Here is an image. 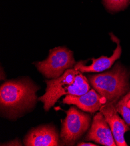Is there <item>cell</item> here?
I'll return each instance as SVG.
<instances>
[{
    "mask_svg": "<svg viewBox=\"0 0 130 146\" xmlns=\"http://www.w3.org/2000/svg\"><path fill=\"white\" fill-rule=\"evenodd\" d=\"M129 73L120 62L102 74L88 76V81L93 88L107 103L116 104L125 94L130 91Z\"/></svg>",
    "mask_w": 130,
    "mask_h": 146,
    "instance_id": "3957f363",
    "label": "cell"
},
{
    "mask_svg": "<svg viewBox=\"0 0 130 146\" xmlns=\"http://www.w3.org/2000/svg\"><path fill=\"white\" fill-rule=\"evenodd\" d=\"M110 35L113 41L117 44V47L111 56L107 57L102 56L97 59L93 58L92 64L89 66L85 65V62L81 61L74 66V69L83 73L100 72L110 69L115 61L120 58L122 51L120 41L112 33H110Z\"/></svg>",
    "mask_w": 130,
    "mask_h": 146,
    "instance_id": "30bf717a",
    "label": "cell"
},
{
    "mask_svg": "<svg viewBox=\"0 0 130 146\" xmlns=\"http://www.w3.org/2000/svg\"><path fill=\"white\" fill-rule=\"evenodd\" d=\"M78 146H96L98 145H96L95 144L93 143H85V142H82L80 143H78Z\"/></svg>",
    "mask_w": 130,
    "mask_h": 146,
    "instance_id": "5bb4252c",
    "label": "cell"
},
{
    "mask_svg": "<svg viewBox=\"0 0 130 146\" xmlns=\"http://www.w3.org/2000/svg\"><path fill=\"white\" fill-rule=\"evenodd\" d=\"M26 146L59 145V136L57 130L51 125H45L32 129L24 139Z\"/></svg>",
    "mask_w": 130,
    "mask_h": 146,
    "instance_id": "52a82bcc",
    "label": "cell"
},
{
    "mask_svg": "<svg viewBox=\"0 0 130 146\" xmlns=\"http://www.w3.org/2000/svg\"><path fill=\"white\" fill-rule=\"evenodd\" d=\"M115 108L125 122L130 126V91L115 104Z\"/></svg>",
    "mask_w": 130,
    "mask_h": 146,
    "instance_id": "8fae6325",
    "label": "cell"
},
{
    "mask_svg": "<svg viewBox=\"0 0 130 146\" xmlns=\"http://www.w3.org/2000/svg\"><path fill=\"white\" fill-rule=\"evenodd\" d=\"M75 64L73 52L64 47L50 50L46 60L35 63L38 70L49 79H56L63 75Z\"/></svg>",
    "mask_w": 130,
    "mask_h": 146,
    "instance_id": "277c9868",
    "label": "cell"
},
{
    "mask_svg": "<svg viewBox=\"0 0 130 146\" xmlns=\"http://www.w3.org/2000/svg\"><path fill=\"white\" fill-rule=\"evenodd\" d=\"M45 82L47 84L46 92L38 100L43 103L46 111L54 106L63 96H81L91 89L87 78L74 68L68 69L60 77L46 80Z\"/></svg>",
    "mask_w": 130,
    "mask_h": 146,
    "instance_id": "7a4b0ae2",
    "label": "cell"
},
{
    "mask_svg": "<svg viewBox=\"0 0 130 146\" xmlns=\"http://www.w3.org/2000/svg\"><path fill=\"white\" fill-rule=\"evenodd\" d=\"M39 87L28 79L8 80L0 88L1 112L9 119L18 118L36 105Z\"/></svg>",
    "mask_w": 130,
    "mask_h": 146,
    "instance_id": "6da1fadb",
    "label": "cell"
},
{
    "mask_svg": "<svg viewBox=\"0 0 130 146\" xmlns=\"http://www.w3.org/2000/svg\"><path fill=\"white\" fill-rule=\"evenodd\" d=\"M63 103L75 105L83 112L93 113L106 104L107 101L93 89L81 96L66 95Z\"/></svg>",
    "mask_w": 130,
    "mask_h": 146,
    "instance_id": "9c48e42d",
    "label": "cell"
},
{
    "mask_svg": "<svg viewBox=\"0 0 130 146\" xmlns=\"http://www.w3.org/2000/svg\"><path fill=\"white\" fill-rule=\"evenodd\" d=\"M130 0H103L106 8L110 11H119L124 9Z\"/></svg>",
    "mask_w": 130,
    "mask_h": 146,
    "instance_id": "7c38bea8",
    "label": "cell"
},
{
    "mask_svg": "<svg viewBox=\"0 0 130 146\" xmlns=\"http://www.w3.org/2000/svg\"><path fill=\"white\" fill-rule=\"evenodd\" d=\"M83 112L74 106L66 111L67 116L62 122L60 144L74 145L88 130L91 121V116Z\"/></svg>",
    "mask_w": 130,
    "mask_h": 146,
    "instance_id": "5b68a950",
    "label": "cell"
},
{
    "mask_svg": "<svg viewBox=\"0 0 130 146\" xmlns=\"http://www.w3.org/2000/svg\"><path fill=\"white\" fill-rule=\"evenodd\" d=\"M22 143L19 139H15L13 141L7 142L4 144H2L1 145H22Z\"/></svg>",
    "mask_w": 130,
    "mask_h": 146,
    "instance_id": "4fadbf2b",
    "label": "cell"
},
{
    "mask_svg": "<svg viewBox=\"0 0 130 146\" xmlns=\"http://www.w3.org/2000/svg\"><path fill=\"white\" fill-rule=\"evenodd\" d=\"M85 140L105 146H116L111 130L103 114L100 112L94 116L91 127Z\"/></svg>",
    "mask_w": 130,
    "mask_h": 146,
    "instance_id": "ba28073f",
    "label": "cell"
},
{
    "mask_svg": "<svg viewBox=\"0 0 130 146\" xmlns=\"http://www.w3.org/2000/svg\"><path fill=\"white\" fill-rule=\"evenodd\" d=\"M115 103H107L100 109L109 125L115 143L117 146H127L124 139L125 133L130 130L129 126L118 115Z\"/></svg>",
    "mask_w": 130,
    "mask_h": 146,
    "instance_id": "8992f818",
    "label": "cell"
}]
</instances>
